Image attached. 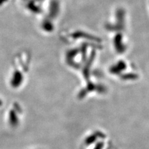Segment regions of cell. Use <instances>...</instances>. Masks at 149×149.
<instances>
[{
	"label": "cell",
	"mask_w": 149,
	"mask_h": 149,
	"mask_svg": "<svg viewBox=\"0 0 149 149\" xmlns=\"http://www.w3.org/2000/svg\"><path fill=\"white\" fill-rule=\"evenodd\" d=\"M102 147V143H97V145L96 146V147L94 149H101Z\"/></svg>",
	"instance_id": "6da1fadb"
}]
</instances>
